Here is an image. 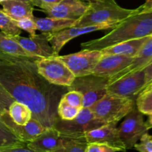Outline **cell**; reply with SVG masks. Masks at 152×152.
I'll list each match as a JSON object with an SVG mask.
<instances>
[{
    "label": "cell",
    "mask_w": 152,
    "mask_h": 152,
    "mask_svg": "<svg viewBox=\"0 0 152 152\" xmlns=\"http://www.w3.org/2000/svg\"><path fill=\"white\" fill-rule=\"evenodd\" d=\"M88 0H62L41 9L49 17L79 19L88 7Z\"/></svg>",
    "instance_id": "obj_13"
},
{
    "label": "cell",
    "mask_w": 152,
    "mask_h": 152,
    "mask_svg": "<svg viewBox=\"0 0 152 152\" xmlns=\"http://www.w3.org/2000/svg\"><path fill=\"white\" fill-rule=\"evenodd\" d=\"M27 52L39 58L53 57L59 56L48 40V34L42 33L39 35L22 37L20 35L11 37Z\"/></svg>",
    "instance_id": "obj_15"
},
{
    "label": "cell",
    "mask_w": 152,
    "mask_h": 152,
    "mask_svg": "<svg viewBox=\"0 0 152 152\" xmlns=\"http://www.w3.org/2000/svg\"><path fill=\"white\" fill-rule=\"evenodd\" d=\"M145 88V71H138L124 76L107 86V94L136 99L137 95Z\"/></svg>",
    "instance_id": "obj_10"
},
{
    "label": "cell",
    "mask_w": 152,
    "mask_h": 152,
    "mask_svg": "<svg viewBox=\"0 0 152 152\" xmlns=\"http://www.w3.org/2000/svg\"><path fill=\"white\" fill-rule=\"evenodd\" d=\"M109 78L89 74L76 77L68 91L80 92L83 96V108H91L96 102L107 94V86Z\"/></svg>",
    "instance_id": "obj_6"
},
{
    "label": "cell",
    "mask_w": 152,
    "mask_h": 152,
    "mask_svg": "<svg viewBox=\"0 0 152 152\" xmlns=\"http://www.w3.org/2000/svg\"><path fill=\"white\" fill-rule=\"evenodd\" d=\"M33 4L36 7H38L39 8L42 9L43 7L46 6L51 5V4H56V3L59 2L62 0H31Z\"/></svg>",
    "instance_id": "obj_35"
},
{
    "label": "cell",
    "mask_w": 152,
    "mask_h": 152,
    "mask_svg": "<svg viewBox=\"0 0 152 152\" xmlns=\"http://www.w3.org/2000/svg\"><path fill=\"white\" fill-rule=\"evenodd\" d=\"M0 30L10 37L20 35L22 30L16 25V21L6 15L0 9Z\"/></svg>",
    "instance_id": "obj_26"
},
{
    "label": "cell",
    "mask_w": 152,
    "mask_h": 152,
    "mask_svg": "<svg viewBox=\"0 0 152 152\" xmlns=\"http://www.w3.org/2000/svg\"><path fill=\"white\" fill-rule=\"evenodd\" d=\"M135 101L106 94L91 108L95 117L104 124L117 123L136 107Z\"/></svg>",
    "instance_id": "obj_4"
},
{
    "label": "cell",
    "mask_w": 152,
    "mask_h": 152,
    "mask_svg": "<svg viewBox=\"0 0 152 152\" xmlns=\"http://www.w3.org/2000/svg\"><path fill=\"white\" fill-rule=\"evenodd\" d=\"M151 37V36L143 37V38L127 40V41L117 43L109 47H106L100 50L102 52V56L124 55V56L134 57Z\"/></svg>",
    "instance_id": "obj_20"
},
{
    "label": "cell",
    "mask_w": 152,
    "mask_h": 152,
    "mask_svg": "<svg viewBox=\"0 0 152 152\" xmlns=\"http://www.w3.org/2000/svg\"><path fill=\"white\" fill-rule=\"evenodd\" d=\"M152 10V0H145V3L141 5V11Z\"/></svg>",
    "instance_id": "obj_37"
},
{
    "label": "cell",
    "mask_w": 152,
    "mask_h": 152,
    "mask_svg": "<svg viewBox=\"0 0 152 152\" xmlns=\"http://www.w3.org/2000/svg\"><path fill=\"white\" fill-rule=\"evenodd\" d=\"M149 137H150V139L152 140V135H149Z\"/></svg>",
    "instance_id": "obj_40"
},
{
    "label": "cell",
    "mask_w": 152,
    "mask_h": 152,
    "mask_svg": "<svg viewBox=\"0 0 152 152\" xmlns=\"http://www.w3.org/2000/svg\"><path fill=\"white\" fill-rule=\"evenodd\" d=\"M152 36V10L140 11L120 22L109 33L81 43L83 50H102L127 40Z\"/></svg>",
    "instance_id": "obj_2"
},
{
    "label": "cell",
    "mask_w": 152,
    "mask_h": 152,
    "mask_svg": "<svg viewBox=\"0 0 152 152\" xmlns=\"http://www.w3.org/2000/svg\"><path fill=\"white\" fill-rule=\"evenodd\" d=\"M25 144L0 120V149Z\"/></svg>",
    "instance_id": "obj_25"
},
{
    "label": "cell",
    "mask_w": 152,
    "mask_h": 152,
    "mask_svg": "<svg viewBox=\"0 0 152 152\" xmlns=\"http://www.w3.org/2000/svg\"><path fill=\"white\" fill-rule=\"evenodd\" d=\"M0 4L2 7L1 10L14 21L34 16L33 14L34 5L31 0H6Z\"/></svg>",
    "instance_id": "obj_19"
},
{
    "label": "cell",
    "mask_w": 152,
    "mask_h": 152,
    "mask_svg": "<svg viewBox=\"0 0 152 152\" xmlns=\"http://www.w3.org/2000/svg\"><path fill=\"white\" fill-rule=\"evenodd\" d=\"M152 62V36L149 39L142 45L138 53L133 57L132 62L121 71L109 79V83L114 82L124 76L133 74L144 69Z\"/></svg>",
    "instance_id": "obj_18"
},
{
    "label": "cell",
    "mask_w": 152,
    "mask_h": 152,
    "mask_svg": "<svg viewBox=\"0 0 152 152\" xmlns=\"http://www.w3.org/2000/svg\"><path fill=\"white\" fill-rule=\"evenodd\" d=\"M88 4L84 14L77 20L74 27L89 26L120 22L141 10L126 9L119 5L115 0H88Z\"/></svg>",
    "instance_id": "obj_3"
},
{
    "label": "cell",
    "mask_w": 152,
    "mask_h": 152,
    "mask_svg": "<svg viewBox=\"0 0 152 152\" xmlns=\"http://www.w3.org/2000/svg\"><path fill=\"white\" fill-rule=\"evenodd\" d=\"M132 59L133 57L124 55L102 56L94 68L92 74L110 79L129 66Z\"/></svg>",
    "instance_id": "obj_17"
},
{
    "label": "cell",
    "mask_w": 152,
    "mask_h": 152,
    "mask_svg": "<svg viewBox=\"0 0 152 152\" xmlns=\"http://www.w3.org/2000/svg\"><path fill=\"white\" fill-rule=\"evenodd\" d=\"M136 107L142 114H152V89L147 86L136 98Z\"/></svg>",
    "instance_id": "obj_24"
},
{
    "label": "cell",
    "mask_w": 152,
    "mask_h": 152,
    "mask_svg": "<svg viewBox=\"0 0 152 152\" xmlns=\"http://www.w3.org/2000/svg\"><path fill=\"white\" fill-rule=\"evenodd\" d=\"M120 22L116 23H106L102 25H89V26L83 27H71L62 30L53 34H48V40L50 45L53 47V50L56 53L59 54V51L62 48L73 39L81 36L83 34H88L96 31H102V30H109L115 28Z\"/></svg>",
    "instance_id": "obj_11"
},
{
    "label": "cell",
    "mask_w": 152,
    "mask_h": 152,
    "mask_svg": "<svg viewBox=\"0 0 152 152\" xmlns=\"http://www.w3.org/2000/svg\"><path fill=\"white\" fill-rule=\"evenodd\" d=\"M82 108L71 106L61 97L57 107V115L61 120H71L75 118Z\"/></svg>",
    "instance_id": "obj_27"
},
{
    "label": "cell",
    "mask_w": 152,
    "mask_h": 152,
    "mask_svg": "<svg viewBox=\"0 0 152 152\" xmlns=\"http://www.w3.org/2000/svg\"><path fill=\"white\" fill-rule=\"evenodd\" d=\"M0 51L12 56L37 57L27 52L11 37L2 32H0Z\"/></svg>",
    "instance_id": "obj_22"
},
{
    "label": "cell",
    "mask_w": 152,
    "mask_h": 152,
    "mask_svg": "<svg viewBox=\"0 0 152 152\" xmlns=\"http://www.w3.org/2000/svg\"><path fill=\"white\" fill-rule=\"evenodd\" d=\"M37 59L0 51V85L15 101L26 105L32 118L48 129L54 126L59 100L68 88L43 78L38 72Z\"/></svg>",
    "instance_id": "obj_1"
},
{
    "label": "cell",
    "mask_w": 152,
    "mask_h": 152,
    "mask_svg": "<svg viewBox=\"0 0 152 152\" xmlns=\"http://www.w3.org/2000/svg\"><path fill=\"white\" fill-rule=\"evenodd\" d=\"M143 114L135 107L126 116L124 121L117 128L120 140L124 143L126 150L132 149L145 134L148 133Z\"/></svg>",
    "instance_id": "obj_8"
},
{
    "label": "cell",
    "mask_w": 152,
    "mask_h": 152,
    "mask_svg": "<svg viewBox=\"0 0 152 152\" xmlns=\"http://www.w3.org/2000/svg\"><path fill=\"white\" fill-rule=\"evenodd\" d=\"M16 23L21 30L27 31L30 34V36L36 35V31H37V28L35 21L34 20V17L22 18L19 20L16 21Z\"/></svg>",
    "instance_id": "obj_30"
},
{
    "label": "cell",
    "mask_w": 152,
    "mask_h": 152,
    "mask_svg": "<svg viewBox=\"0 0 152 152\" xmlns=\"http://www.w3.org/2000/svg\"><path fill=\"white\" fill-rule=\"evenodd\" d=\"M145 71V88L152 83V62L144 68ZM143 88V89H144Z\"/></svg>",
    "instance_id": "obj_36"
},
{
    "label": "cell",
    "mask_w": 152,
    "mask_h": 152,
    "mask_svg": "<svg viewBox=\"0 0 152 152\" xmlns=\"http://www.w3.org/2000/svg\"><path fill=\"white\" fill-rule=\"evenodd\" d=\"M140 143H136L134 148L139 152H152V140L148 133L145 134L140 140Z\"/></svg>",
    "instance_id": "obj_33"
},
{
    "label": "cell",
    "mask_w": 152,
    "mask_h": 152,
    "mask_svg": "<svg viewBox=\"0 0 152 152\" xmlns=\"http://www.w3.org/2000/svg\"><path fill=\"white\" fill-rule=\"evenodd\" d=\"M105 125L95 117L91 108H83L78 115L71 120L57 117L53 127L61 134L73 138H84V134Z\"/></svg>",
    "instance_id": "obj_5"
},
{
    "label": "cell",
    "mask_w": 152,
    "mask_h": 152,
    "mask_svg": "<svg viewBox=\"0 0 152 152\" xmlns=\"http://www.w3.org/2000/svg\"><path fill=\"white\" fill-rule=\"evenodd\" d=\"M117 124V123H108L86 132L84 134V138L86 142L106 144L118 148L120 151H126V146L119 136Z\"/></svg>",
    "instance_id": "obj_14"
},
{
    "label": "cell",
    "mask_w": 152,
    "mask_h": 152,
    "mask_svg": "<svg viewBox=\"0 0 152 152\" xmlns=\"http://www.w3.org/2000/svg\"><path fill=\"white\" fill-rule=\"evenodd\" d=\"M145 124H146V126L148 129V130L152 129V114L148 115V118L147 120V121L145 122Z\"/></svg>",
    "instance_id": "obj_38"
},
{
    "label": "cell",
    "mask_w": 152,
    "mask_h": 152,
    "mask_svg": "<svg viewBox=\"0 0 152 152\" xmlns=\"http://www.w3.org/2000/svg\"><path fill=\"white\" fill-rule=\"evenodd\" d=\"M86 152H118L120 151L118 148H114L110 145L103 143L91 142L88 143L86 148Z\"/></svg>",
    "instance_id": "obj_31"
},
{
    "label": "cell",
    "mask_w": 152,
    "mask_h": 152,
    "mask_svg": "<svg viewBox=\"0 0 152 152\" xmlns=\"http://www.w3.org/2000/svg\"><path fill=\"white\" fill-rule=\"evenodd\" d=\"M6 1V0H0V3L2 2V1Z\"/></svg>",
    "instance_id": "obj_41"
},
{
    "label": "cell",
    "mask_w": 152,
    "mask_h": 152,
    "mask_svg": "<svg viewBox=\"0 0 152 152\" xmlns=\"http://www.w3.org/2000/svg\"><path fill=\"white\" fill-rule=\"evenodd\" d=\"M13 101L15 100L13 97L0 85V115L4 111L8 110L9 106Z\"/></svg>",
    "instance_id": "obj_32"
},
{
    "label": "cell",
    "mask_w": 152,
    "mask_h": 152,
    "mask_svg": "<svg viewBox=\"0 0 152 152\" xmlns=\"http://www.w3.org/2000/svg\"><path fill=\"white\" fill-rule=\"evenodd\" d=\"M102 56L99 50H83L71 54L59 56L75 77L92 74L94 68Z\"/></svg>",
    "instance_id": "obj_9"
},
{
    "label": "cell",
    "mask_w": 152,
    "mask_h": 152,
    "mask_svg": "<svg viewBox=\"0 0 152 152\" xmlns=\"http://www.w3.org/2000/svg\"><path fill=\"white\" fill-rule=\"evenodd\" d=\"M36 62L39 74L50 84L69 87L75 80V76L59 56L38 58Z\"/></svg>",
    "instance_id": "obj_7"
},
{
    "label": "cell",
    "mask_w": 152,
    "mask_h": 152,
    "mask_svg": "<svg viewBox=\"0 0 152 152\" xmlns=\"http://www.w3.org/2000/svg\"><path fill=\"white\" fill-rule=\"evenodd\" d=\"M0 152H37L30 149L27 146L26 143L22 145H17V146L8 147L0 149Z\"/></svg>",
    "instance_id": "obj_34"
},
{
    "label": "cell",
    "mask_w": 152,
    "mask_h": 152,
    "mask_svg": "<svg viewBox=\"0 0 152 152\" xmlns=\"http://www.w3.org/2000/svg\"><path fill=\"white\" fill-rule=\"evenodd\" d=\"M38 31L46 34H53L66 28L75 26L78 19H61V18L48 17L37 18L34 16Z\"/></svg>",
    "instance_id": "obj_21"
},
{
    "label": "cell",
    "mask_w": 152,
    "mask_h": 152,
    "mask_svg": "<svg viewBox=\"0 0 152 152\" xmlns=\"http://www.w3.org/2000/svg\"><path fill=\"white\" fill-rule=\"evenodd\" d=\"M148 86H150V87L151 88V89H152V83H150L149 85H148Z\"/></svg>",
    "instance_id": "obj_39"
},
{
    "label": "cell",
    "mask_w": 152,
    "mask_h": 152,
    "mask_svg": "<svg viewBox=\"0 0 152 152\" xmlns=\"http://www.w3.org/2000/svg\"><path fill=\"white\" fill-rule=\"evenodd\" d=\"M77 138L65 136L54 127L48 128L34 140L27 142L30 149L37 152H53Z\"/></svg>",
    "instance_id": "obj_12"
},
{
    "label": "cell",
    "mask_w": 152,
    "mask_h": 152,
    "mask_svg": "<svg viewBox=\"0 0 152 152\" xmlns=\"http://www.w3.org/2000/svg\"><path fill=\"white\" fill-rule=\"evenodd\" d=\"M87 144L85 138L74 139L70 141L64 147L53 152H86Z\"/></svg>",
    "instance_id": "obj_28"
},
{
    "label": "cell",
    "mask_w": 152,
    "mask_h": 152,
    "mask_svg": "<svg viewBox=\"0 0 152 152\" xmlns=\"http://www.w3.org/2000/svg\"><path fill=\"white\" fill-rule=\"evenodd\" d=\"M0 120L14 133V134L21 141L25 143L34 140L36 137H37L40 134L42 133L47 129L43 126L39 122L34 118H31L24 126L16 124L10 118L8 110L4 111L0 115Z\"/></svg>",
    "instance_id": "obj_16"
},
{
    "label": "cell",
    "mask_w": 152,
    "mask_h": 152,
    "mask_svg": "<svg viewBox=\"0 0 152 152\" xmlns=\"http://www.w3.org/2000/svg\"><path fill=\"white\" fill-rule=\"evenodd\" d=\"M62 98L71 106L80 108H83V96L80 92L77 91H68L66 93L62 95Z\"/></svg>",
    "instance_id": "obj_29"
},
{
    "label": "cell",
    "mask_w": 152,
    "mask_h": 152,
    "mask_svg": "<svg viewBox=\"0 0 152 152\" xmlns=\"http://www.w3.org/2000/svg\"><path fill=\"white\" fill-rule=\"evenodd\" d=\"M8 113L12 120L20 126L25 125L32 118L31 109L26 105L17 101H13L10 104L8 108Z\"/></svg>",
    "instance_id": "obj_23"
}]
</instances>
